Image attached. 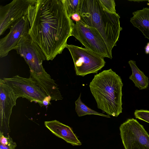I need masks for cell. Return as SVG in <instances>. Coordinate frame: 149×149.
<instances>
[{"mask_svg": "<svg viewBox=\"0 0 149 149\" xmlns=\"http://www.w3.org/2000/svg\"><path fill=\"white\" fill-rule=\"evenodd\" d=\"M70 19L73 21H74L75 22H80L81 17L79 14L78 13H75L73 14L71 16Z\"/></svg>", "mask_w": 149, "mask_h": 149, "instance_id": "cell-22", "label": "cell"}, {"mask_svg": "<svg viewBox=\"0 0 149 149\" xmlns=\"http://www.w3.org/2000/svg\"><path fill=\"white\" fill-rule=\"evenodd\" d=\"M37 0H14L4 6L0 7V35H3L23 17L27 16L29 7Z\"/></svg>", "mask_w": 149, "mask_h": 149, "instance_id": "cell-9", "label": "cell"}, {"mask_svg": "<svg viewBox=\"0 0 149 149\" xmlns=\"http://www.w3.org/2000/svg\"><path fill=\"white\" fill-rule=\"evenodd\" d=\"M17 146L16 143L13 142L12 138L6 145L0 144V149H15Z\"/></svg>", "mask_w": 149, "mask_h": 149, "instance_id": "cell-20", "label": "cell"}, {"mask_svg": "<svg viewBox=\"0 0 149 149\" xmlns=\"http://www.w3.org/2000/svg\"><path fill=\"white\" fill-rule=\"evenodd\" d=\"M9 135L5 136L2 132H0V144L3 145H7L11 139Z\"/></svg>", "mask_w": 149, "mask_h": 149, "instance_id": "cell-21", "label": "cell"}, {"mask_svg": "<svg viewBox=\"0 0 149 149\" xmlns=\"http://www.w3.org/2000/svg\"><path fill=\"white\" fill-rule=\"evenodd\" d=\"M27 17L32 40L39 46L47 61L61 54L72 36V21L64 0H37L28 9Z\"/></svg>", "mask_w": 149, "mask_h": 149, "instance_id": "cell-1", "label": "cell"}, {"mask_svg": "<svg viewBox=\"0 0 149 149\" xmlns=\"http://www.w3.org/2000/svg\"><path fill=\"white\" fill-rule=\"evenodd\" d=\"M132 72L129 79L132 81L135 86L140 90L146 88L149 84L148 77L137 66L136 62L130 60L128 62Z\"/></svg>", "mask_w": 149, "mask_h": 149, "instance_id": "cell-15", "label": "cell"}, {"mask_svg": "<svg viewBox=\"0 0 149 149\" xmlns=\"http://www.w3.org/2000/svg\"><path fill=\"white\" fill-rule=\"evenodd\" d=\"M18 98L14 91L0 80V122L1 127H9V120L13 107L16 105Z\"/></svg>", "mask_w": 149, "mask_h": 149, "instance_id": "cell-11", "label": "cell"}, {"mask_svg": "<svg viewBox=\"0 0 149 149\" xmlns=\"http://www.w3.org/2000/svg\"><path fill=\"white\" fill-rule=\"evenodd\" d=\"M103 7L109 12L116 13L115 9L116 4L114 0H99Z\"/></svg>", "mask_w": 149, "mask_h": 149, "instance_id": "cell-18", "label": "cell"}, {"mask_svg": "<svg viewBox=\"0 0 149 149\" xmlns=\"http://www.w3.org/2000/svg\"><path fill=\"white\" fill-rule=\"evenodd\" d=\"M145 52L146 54H149V42L145 47Z\"/></svg>", "mask_w": 149, "mask_h": 149, "instance_id": "cell-23", "label": "cell"}, {"mask_svg": "<svg viewBox=\"0 0 149 149\" xmlns=\"http://www.w3.org/2000/svg\"><path fill=\"white\" fill-rule=\"evenodd\" d=\"M66 48L72 56L77 75L97 73L105 65L104 57L86 47L68 44Z\"/></svg>", "mask_w": 149, "mask_h": 149, "instance_id": "cell-4", "label": "cell"}, {"mask_svg": "<svg viewBox=\"0 0 149 149\" xmlns=\"http://www.w3.org/2000/svg\"><path fill=\"white\" fill-rule=\"evenodd\" d=\"M130 22L138 29L146 38L149 40V8H143L132 13Z\"/></svg>", "mask_w": 149, "mask_h": 149, "instance_id": "cell-14", "label": "cell"}, {"mask_svg": "<svg viewBox=\"0 0 149 149\" xmlns=\"http://www.w3.org/2000/svg\"><path fill=\"white\" fill-rule=\"evenodd\" d=\"M71 21L72 36L87 49L104 58L112 59V55L102 37L95 29L85 26L80 22L74 23Z\"/></svg>", "mask_w": 149, "mask_h": 149, "instance_id": "cell-5", "label": "cell"}, {"mask_svg": "<svg viewBox=\"0 0 149 149\" xmlns=\"http://www.w3.org/2000/svg\"><path fill=\"white\" fill-rule=\"evenodd\" d=\"M14 49L24 58L30 71L38 73L45 69L42 63L43 61L46 60V56L29 34L23 37Z\"/></svg>", "mask_w": 149, "mask_h": 149, "instance_id": "cell-8", "label": "cell"}, {"mask_svg": "<svg viewBox=\"0 0 149 149\" xmlns=\"http://www.w3.org/2000/svg\"><path fill=\"white\" fill-rule=\"evenodd\" d=\"M123 86L120 77L111 69L95 75L89 85L98 108L116 117L122 113Z\"/></svg>", "mask_w": 149, "mask_h": 149, "instance_id": "cell-3", "label": "cell"}, {"mask_svg": "<svg viewBox=\"0 0 149 149\" xmlns=\"http://www.w3.org/2000/svg\"><path fill=\"white\" fill-rule=\"evenodd\" d=\"M81 93L75 102V110L78 116L81 117L86 115H95L106 118H110L109 116L99 113L88 107L81 101Z\"/></svg>", "mask_w": 149, "mask_h": 149, "instance_id": "cell-16", "label": "cell"}, {"mask_svg": "<svg viewBox=\"0 0 149 149\" xmlns=\"http://www.w3.org/2000/svg\"><path fill=\"white\" fill-rule=\"evenodd\" d=\"M29 23L27 16L19 19L10 27L9 33L0 40V57L7 56L11 50L15 49L23 36L29 34Z\"/></svg>", "mask_w": 149, "mask_h": 149, "instance_id": "cell-10", "label": "cell"}, {"mask_svg": "<svg viewBox=\"0 0 149 149\" xmlns=\"http://www.w3.org/2000/svg\"><path fill=\"white\" fill-rule=\"evenodd\" d=\"M3 79L18 97L26 98L31 102H34L43 106V101L47 96L31 77L25 78L16 75Z\"/></svg>", "mask_w": 149, "mask_h": 149, "instance_id": "cell-7", "label": "cell"}, {"mask_svg": "<svg viewBox=\"0 0 149 149\" xmlns=\"http://www.w3.org/2000/svg\"><path fill=\"white\" fill-rule=\"evenodd\" d=\"M66 10L70 18L72 15L77 13L80 0H64Z\"/></svg>", "mask_w": 149, "mask_h": 149, "instance_id": "cell-17", "label": "cell"}, {"mask_svg": "<svg viewBox=\"0 0 149 149\" xmlns=\"http://www.w3.org/2000/svg\"><path fill=\"white\" fill-rule=\"evenodd\" d=\"M45 126L53 134L73 146H79L81 143L71 128L56 120L46 121Z\"/></svg>", "mask_w": 149, "mask_h": 149, "instance_id": "cell-13", "label": "cell"}, {"mask_svg": "<svg viewBox=\"0 0 149 149\" xmlns=\"http://www.w3.org/2000/svg\"><path fill=\"white\" fill-rule=\"evenodd\" d=\"M134 115L136 118L149 123V111L136 110L134 112Z\"/></svg>", "mask_w": 149, "mask_h": 149, "instance_id": "cell-19", "label": "cell"}, {"mask_svg": "<svg viewBox=\"0 0 149 149\" xmlns=\"http://www.w3.org/2000/svg\"><path fill=\"white\" fill-rule=\"evenodd\" d=\"M30 77L35 81L45 95L50 97L51 100L57 101L63 99L58 85L45 69L39 73L30 71Z\"/></svg>", "mask_w": 149, "mask_h": 149, "instance_id": "cell-12", "label": "cell"}, {"mask_svg": "<svg viewBox=\"0 0 149 149\" xmlns=\"http://www.w3.org/2000/svg\"><path fill=\"white\" fill-rule=\"evenodd\" d=\"M119 130L125 149H149V134L136 119H128Z\"/></svg>", "mask_w": 149, "mask_h": 149, "instance_id": "cell-6", "label": "cell"}, {"mask_svg": "<svg viewBox=\"0 0 149 149\" xmlns=\"http://www.w3.org/2000/svg\"><path fill=\"white\" fill-rule=\"evenodd\" d=\"M77 13L81 17L80 22L83 25L98 31L112 55V50L116 45L122 30L120 16L104 9L99 0H80Z\"/></svg>", "mask_w": 149, "mask_h": 149, "instance_id": "cell-2", "label": "cell"}]
</instances>
